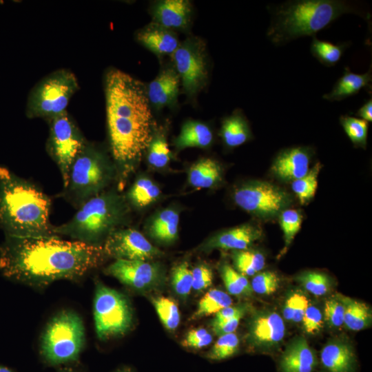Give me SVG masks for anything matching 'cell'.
Returning a JSON list of instances; mask_svg holds the SVG:
<instances>
[{"mask_svg": "<svg viewBox=\"0 0 372 372\" xmlns=\"http://www.w3.org/2000/svg\"><path fill=\"white\" fill-rule=\"evenodd\" d=\"M106 257L103 246L56 235L5 236L0 245V272L10 281L42 289L60 280H80Z\"/></svg>", "mask_w": 372, "mask_h": 372, "instance_id": "1", "label": "cell"}, {"mask_svg": "<svg viewBox=\"0 0 372 372\" xmlns=\"http://www.w3.org/2000/svg\"><path fill=\"white\" fill-rule=\"evenodd\" d=\"M111 154L121 188L136 168L154 135V118L145 85L116 68L104 79Z\"/></svg>", "mask_w": 372, "mask_h": 372, "instance_id": "2", "label": "cell"}, {"mask_svg": "<svg viewBox=\"0 0 372 372\" xmlns=\"http://www.w3.org/2000/svg\"><path fill=\"white\" fill-rule=\"evenodd\" d=\"M51 200L35 184L0 166V228L5 236L55 235Z\"/></svg>", "mask_w": 372, "mask_h": 372, "instance_id": "3", "label": "cell"}, {"mask_svg": "<svg viewBox=\"0 0 372 372\" xmlns=\"http://www.w3.org/2000/svg\"><path fill=\"white\" fill-rule=\"evenodd\" d=\"M359 13L344 0H291L271 9L266 35L275 45L315 36L344 14Z\"/></svg>", "mask_w": 372, "mask_h": 372, "instance_id": "4", "label": "cell"}, {"mask_svg": "<svg viewBox=\"0 0 372 372\" xmlns=\"http://www.w3.org/2000/svg\"><path fill=\"white\" fill-rule=\"evenodd\" d=\"M125 197L113 189L90 198L68 222L52 227L53 234L94 246H103L109 235L121 228L130 211Z\"/></svg>", "mask_w": 372, "mask_h": 372, "instance_id": "5", "label": "cell"}, {"mask_svg": "<svg viewBox=\"0 0 372 372\" xmlns=\"http://www.w3.org/2000/svg\"><path fill=\"white\" fill-rule=\"evenodd\" d=\"M114 177H116L114 163L100 147L87 141L71 166L62 196L79 207L105 191Z\"/></svg>", "mask_w": 372, "mask_h": 372, "instance_id": "6", "label": "cell"}, {"mask_svg": "<svg viewBox=\"0 0 372 372\" xmlns=\"http://www.w3.org/2000/svg\"><path fill=\"white\" fill-rule=\"evenodd\" d=\"M85 343V327L81 318L72 310H62L48 322L42 333L40 358L49 366L76 363Z\"/></svg>", "mask_w": 372, "mask_h": 372, "instance_id": "7", "label": "cell"}, {"mask_svg": "<svg viewBox=\"0 0 372 372\" xmlns=\"http://www.w3.org/2000/svg\"><path fill=\"white\" fill-rule=\"evenodd\" d=\"M79 89L78 79L72 71L59 69L52 72L31 90L26 105L27 116L48 121L66 112Z\"/></svg>", "mask_w": 372, "mask_h": 372, "instance_id": "8", "label": "cell"}, {"mask_svg": "<svg viewBox=\"0 0 372 372\" xmlns=\"http://www.w3.org/2000/svg\"><path fill=\"white\" fill-rule=\"evenodd\" d=\"M93 315L96 333L101 340L122 336L133 324V310L128 298L100 281L96 283Z\"/></svg>", "mask_w": 372, "mask_h": 372, "instance_id": "9", "label": "cell"}, {"mask_svg": "<svg viewBox=\"0 0 372 372\" xmlns=\"http://www.w3.org/2000/svg\"><path fill=\"white\" fill-rule=\"evenodd\" d=\"M46 151L57 165L66 187L71 166L87 140L68 111L48 121Z\"/></svg>", "mask_w": 372, "mask_h": 372, "instance_id": "10", "label": "cell"}, {"mask_svg": "<svg viewBox=\"0 0 372 372\" xmlns=\"http://www.w3.org/2000/svg\"><path fill=\"white\" fill-rule=\"evenodd\" d=\"M185 94L194 97L207 83L208 58L205 42L196 37H189L180 42L172 55Z\"/></svg>", "mask_w": 372, "mask_h": 372, "instance_id": "11", "label": "cell"}, {"mask_svg": "<svg viewBox=\"0 0 372 372\" xmlns=\"http://www.w3.org/2000/svg\"><path fill=\"white\" fill-rule=\"evenodd\" d=\"M235 203L248 213L260 217L278 214L289 202L288 194L266 182H251L237 188L233 196Z\"/></svg>", "mask_w": 372, "mask_h": 372, "instance_id": "12", "label": "cell"}, {"mask_svg": "<svg viewBox=\"0 0 372 372\" xmlns=\"http://www.w3.org/2000/svg\"><path fill=\"white\" fill-rule=\"evenodd\" d=\"M107 257L116 260L150 261L163 252L152 245L138 231L119 228L111 233L103 245Z\"/></svg>", "mask_w": 372, "mask_h": 372, "instance_id": "13", "label": "cell"}, {"mask_svg": "<svg viewBox=\"0 0 372 372\" xmlns=\"http://www.w3.org/2000/svg\"><path fill=\"white\" fill-rule=\"evenodd\" d=\"M106 275L136 291H146L161 285L163 273L158 263L142 260H115L104 269Z\"/></svg>", "mask_w": 372, "mask_h": 372, "instance_id": "14", "label": "cell"}, {"mask_svg": "<svg viewBox=\"0 0 372 372\" xmlns=\"http://www.w3.org/2000/svg\"><path fill=\"white\" fill-rule=\"evenodd\" d=\"M285 334L284 320L276 311L264 309L252 311L246 335L247 341L251 347L271 349L282 341Z\"/></svg>", "mask_w": 372, "mask_h": 372, "instance_id": "15", "label": "cell"}, {"mask_svg": "<svg viewBox=\"0 0 372 372\" xmlns=\"http://www.w3.org/2000/svg\"><path fill=\"white\" fill-rule=\"evenodd\" d=\"M261 236L262 230L260 227L251 224H245L211 236L200 246V249L205 251L216 249L245 250Z\"/></svg>", "mask_w": 372, "mask_h": 372, "instance_id": "16", "label": "cell"}, {"mask_svg": "<svg viewBox=\"0 0 372 372\" xmlns=\"http://www.w3.org/2000/svg\"><path fill=\"white\" fill-rule=\"evenodd\" d=\"M152 22L167 29L185 30L191 23L192 6L188 0H161L151 8Z\"/></svg>", "mask_w": 372, "mask_h": 372, "instance_id": "17", "label": "cell"}, {"mask_svg": "<svg viewBox=\"0 0 372 372\" xmlns=\"http://www.w3.org/2000/svg\"><path fill=\"white\" fill-rule=\"evenodd\" d=\"M180 81L174 68L162 69L146 87L150 105L157 110L177 103Z\"/></svg>", "mask_w": 372, "mask_h": 372, "instance_id": "18", "label": "cell"}, {"mask_svg": "<svg viewBox=\"0 0 372 372\" xmlns=\"http://www.w3.org/2000/svg\"><path fill=\"white\" fill-rule=\"evenodd\" d=\"M310 152L302 147H291L279 153L271 166L273 173L282 180H295L309 171Z\"/></svg>", "mask_w": 372, "mask_h": 372, "instance_id": "19", "label": "cell"}, {"mask_svg": "<svg viewBox=\"0 0 372 372\" xmlns=\"http://www.w3.org/2000/svg\"><path fill=\"white\" fill-rule=\"evenodd\" d=\"M136 39L145 48L160 57L172 55L180 44L175 31L154 22L138 30Z\"/></svg>", "mask_w": 372, "mask_h": 372, "instance_id": "20", "label": "cell"}, {"mask_svg": "<svg viewBox=\"0 0 372 372\" xmlns=\"http://www.w3.org/2000/svg\"><path fill=\"white\" fill-rule=\"evenodd\" d=\"M317 364L314 351L304 337L291 340L280 360L281 372H313Z\"/></svg>", "mask_w": 372, "mask_h": 372, "instance_id": "21", "label": "cell"}, {"mask_svg": "<svg viewBox=\"0 0 372 372\" xmlns=\"http://www.w3.org/2000/svg\"><path fill=\"white\" fill-rule=\"evenodd\" d=\"M321 363L326 372H353L356 358L352 346L342 340H331L322 348Z\"/></svg>", "mask_w": 372, "mask_h": 372, "instance_id": "22", "label": "cell"}, {"mask_svg": "<svg viewBox=\"0 0 372 372\" xmlns=\"http://www.w3.org/2000/svg\"><path fill=\"white\" fill-rule=\"evenodd\" d=\"M371 68L364 74H357L346 67L331 91L324 94L322 98L330 102L342 101L358 94L363 88L371 87Z\"/></svg>", "mask_w": 372, "mask_h": 372, "instance_id": "23", "label": "cell"}, {"mask_svg": "<svg viewBox=\"0 0 372 372\" xmlns=\"http://www.w3.org/2000/svg\"><path fill=\"white\" fill-rule=\"evenodd\" d=\"M214 135L210 127L202 122L189 120L183 123L174 145L178 150L188 147L205 148L211 145Z\"/></svg>", "mask_w": 372, "mask_h": 372, "instance_id": "24", "label": "cell"}, {"mask_svg": "<svg viewBox=\"0 0 372 372\" xmlns=\"http://www.w3.org/2000/svg\"><path fill=\"white\" fill-rule=\"evenodd\" d=\"M178 212L174 209H165L152 219L148 225V233L157 242L169 244L178 237Z\"/></svg>", "mask_w": 372, "mask_h": 372, "instance_id": "25", "label": "cell"}, {"mask_svg": "<svg viewBox=\"0 0 372 372\" xmlns=\"http://www.w3.org/2000/svg\"><path fill=\"white\" fill-rule=\"evenodd\" d=\"M222 174L221 166L216 160L203 158L190 167L188 181L197 189L211 188L222 180Z\"/></svg>", "mask_w": 372, "mask_h": 372, "instance_id": "26", "label": "cell"}, {"mask_svg": "<svg viewBox=\"0 0 372 372\" xmlns=\"http://www.w3.org/2000/svg\"><path fill=\"white\" fill-rule=\"evenodd\" d=\"M220 136L228 147H238L251 138V132L247 118L238 110L225 117L220 129Z\"/></svg>", "mask_w": 372, "mask_h": 372, "instance_id": "27", "label": "cell"}, {"mask_svg": "<svg viewBox=\"0 0 372 372\" xmlns=\"http://www.w3.org/2000/svg\"><path fill=\"white\" fill-rule=\"evenodd\" d=\"M159 187L150 178H138L128 190L125 199L136 208H144L154 203L161 196Z\"/></svg>", "mask_w": 372, "mask_h": 372, "instance_id": "28", "label": "cell"}, {"mask_svg": "<svg viewBox=\"0 0 372 372\" xmlns=\"http://www.w3.org/2000/svg\"><path fill=\"white\" fill-rule=\"evenodd\" d=\"M344 305V324L350 330L360 331L371 323V309L366 303L341 295Z\"/></svg>", "mask_w": 372, "mask_h": 372, "instance_id": "29", "label": "cell"}, {"mask_svg": "<svg viewBox=\"0 0 372 372\" xmlns=\"http://www.w3.org/2000/svg\"><path fill=\"white\" fill-rule=\"evenodd\" d=\"M349 45L347 42L333 43L318 39L315 36L312 38L310 51L312 55L322 65L331 67L336 65L341 59Z\"/></svg>", "mask_w": 372, "mask_h": 372, "instance_id": "30", "label": "cell"}, {"mask_svg": "<svg viewBox=\"0 0 372 372\" xmlns=\"http://www.w3.org/2000/svg\"><path fill=\"white\" fill-rule=\"evenodd\" d=\"M232 302L233 300L227 293L218 289H210L200 300L192 319L216 314L223 309L231 306Z\"/></svg>", "mask_w": 372, "mask_h": 372, "instance_id": "31", "label": "cell"}, {"mask_svg": "<svg viewBox=\"0 0 372 372\" xmlns=\"http://www.w3.org/2000/svg\"><path fill=\"white\" fill-rule=\"evenodd\" d=\"M232 258L236 271L245 276L256 275L265 265V256L258 251H234Z\"/></svg>", "mask_w": 372, "mask_h": 372, "instance_id": "32", "label": "cell"}, {"mask_svg": "<svg viewBox=\"0 0 372 372\" xmlns=\"http://www.w3.org/2000/svg\"><path fill=\"white\" fill-rule=\"evenodd\" d=\"M220 273L228 293L238 296H251L253 290L247 277L228 264L223 265Z\"/></svg>", "mask_w": 372, "mask_h": 372, "instance_id": "33", "label": "cell"}, {"mask_svg": "<svg viewBox=\"0 0 372 372\" xmlns=\"http://www.w3.org/2000/svg\"><path fill=\"white\" fill-rule=\"evenodd\" d=\"M152 304L163 326L169 331L176 330L180 321L176 303L171 298L159 296L152 299Z\"/></svg>", "mask_w": 372, "mask_h": 372, "instance_id": "34", "label": "cell"}, {"mask_svg": "<svg viewBox=\"0 0 372 372\" xmlns=\"http://www.w3.org/2000/svg\"><path fill=\"white\" fill-rule=\"evenodd\" d=\"M147 151L148 163L155 168L165 167L172 158L167 141L163 133H154Z\"/></svg>", "mask_w": 372, "mask_h": 372, "instance_id": "35", "label": "cell"}, {"mask_svg": "<svg viewBox=\"0 0 372 372\" xmlns=\"http://www.w3.org/2000/svg\"><path fill=\"white\" fill-rule=\"evenodd\" d=\"M320 168L318 163L305 176L292 182L291 189L302 205L308 202L315 195Z\"/></svg>", "mask_w": 372, "mask_h": 372, "instance_id": "36", "label": "cell"}, {"mask_svg": "<svg viewBox=\"0 0 372 372\" xmlns=\"http://www.w3.org/2000/svg\"><path fill=\"white\" fill-rule=\"evenodd\" d=\"M239 344L238 337L234 332L220 335L205 357L213 361L229 358L238 352Z\"/></svg>", "mask_w": 372, "mask_h": 372, "instance_id": "37", "label": "cell"}, {"mask_svg": "<svg viewBox=\"0 0 372 372\" xmlns=\"http://www.w3.org/2000/svg\"><path fill=\"white\" fill-rule=\"evenodd\" d=\"M296 280L308 292L316 296L327 294L331 287V280L325 273L306 271L297 276Z\"/></svg>", "mask_w": 372, "mask_h": 372, "instance_id": "38", "label": "cell"}, {"mask_svg": "<svg viewBox=\"0 0 372 372\" xmlns=\"http://www.w3.org/2000/svg\"><path fill=\"white\" fill-rule=\"evenodd\" d=\"M340 122L351 141L357 146L365 147L366 143L369 123L360 118L342 115Z\"/></svg>", "mask_w": 372, "mask_h": 372, "instance_id": "39", "label": "cell"}, {"mask_svg": "<svg viewBox=\"0 0 372 372\" xmlns=\"http://www.w3.org/2000/svg\"><path fill=\"white\" fill-rule=\"evenodd\" d=\"M309 304V300L303 293L300 291H292L284 304V318L293 322H301Z\"/></svg>", "mask_w": 372, "mask_h": 372, "instance_id": "40", "label": "cell"}, {"mask_svg": "<svg viewBox=\"0 0 372 372\" xmlns=\"http://www.w3.org/2000/svg\"><path fill=\"white\" fill-rule=\"evenodd\" d=\"M171 283L179 296L186 298L192 289V271L187 262L176 265L172 270Z\"/></svg>", "mask_w": 372, "mask_h": 372, "instance_id": "41", "label": "cell"}, {"mask_svg": "<svg viewBox=\"0 0 372 372\" xmlns=\"http://www.w3.org/2000/svg\"><path fill=\"white\" fill-rule=\"evenodd\" d=\"M301 224L302 216L297 210L285 209L282 211L280 217V225L284 234L285 251H287L299 231Z\"/></svg>", "mask_w": 372, "mask_h": 372, "instance_id": "42", "label": "cell"}, {"mask_svg": "<svg viewBox=\"0 0 372 372\" xmlns=\"http://www.w3.org/2000/svg\"><path fill=\"white\" fill-rule=\"evenodd\" d=\"M324 319L331 327H340L344 324V305L341 294H335L324 302Z\"/></svg>", "mask_w": 372, "mask_h": 372, "instance_id": "43", "label": "cell"}, {"mask_svg": "<svg viewBox=\"0 0 372 372\" xmlns=\"http://www.w3.org/2000/svg\"><path fill=\"white\" fill-rule=\"evenodd\" d=\"M250 284L254 292L260 295H270L278 289L280 279L276 273L265 271L254 275Z\"/></svg>", "mask_w": 372, "mask_h": 372, "instance_id": "44", "label": "cell"}, {"mask_svg": "<svg viewBox=\"0 0 372 372\" xmlns=\"http://www.w3.org/2000/svg\"><path fill=\"white\" fill-rule=\"evenodd\" d=\"M212 335L205 328H197L188 331L181 344L184 347L198 350L212 342Z\"/></svg>", "mask_w": 372, "mask_h": 372, "instance_id": "45", "label": "cell"}, {"mask_svg": "<svg viewBox=\"0 0 372 372\" xmlns=\"http://www.w3.org/2000/svg\"><path fill=\"white\" fill-rule=\"evenodd\" d=\"M302 327L308 334L318 333L323 326V316L315 305L309 304L302 319Z\"/></svg>", "mask_w": 372, "mask_h": 372, "instance_id": "46", "label": "cell"}, {"mask_svg": "<svg viewBox=\"0 0 372 372\" xmlns=\"http://www.w3.org/2000/svg\"><path fill=\"white\" fill-rule=\"evenodd\" d=\"M192 289L202 291L209 287L213 281L211 269L206 264L196 265L192 270Z\"/></svg>", "mask_w": 372, "mask_h": 372, "instance_id": "47", "label": "cell"}, {"mask_svg": "<svg viewBox=\"0 0 372 372\" xmlns=\"http://www.w3.org/2000/svg\"><path fill=\"white\" fill-rule=\"evenodd\" d=\"M245 309L236 313L233 317L216 324L211 325L214 333L218 336L234 333L237 329L240 320L245 316V315L250 310Z\"/></svg>", "mask_w": 372, "mask_h": 372, "instance_id": "48", "label": "cell"}, {"mask_svg": "<svg viewBox=\"0 0 372 372\" xmlns=\"http://www.w3.org/2000/svg\"><path fill=\"white\" fill-rule=\"evenodd\" d=\"M251 306L247 303L239 304L234 306H229L225 307L216 313L214 319L211 322V325L220 323L235 316L238 312L251 309Z\"/></svg>", "mask_w": 372, "mask_h": 372, "instance_id": "49", "label": "cell"}, {"mask_svg": "<svg viewBox=\"0 0 372 372\" xmlns=\"http://www.w3.org/2000/svg\"><path fill=\"white\" fill-rule=\"evenodd\" d=\"M360 118L366 121L371 122L372 121V99L370 98L367 100L355 112V114Z\"/></svg>", "mask_w": 372, "mask_h": 372, "instance_id": "50", "label": "cell"}, {"mask_svg": "<svg viewBox=\"0 0 372 372\" xmlns=\"http://www.w3.org/2000/svg\"><path fill=\"white\" fill-rule=\"evenodd\" d=\"M56 372H85L80 362L70 364L58 367Z\"/></svg>", "mask_w": 372, "mask_h": 372, "instance_id": "51", "label": "cell"}, {"mask_svg": "<svg viewBox=\"0 0 372 372\" xmlns=\"http://www.w3.org/2000/svg\"><path fill=\"white\" fill-rule=\"evenodd\" d=\"M113 372H136L134 369L129 366H121L116 369Z\"/></svg>", "mask_w": 372, "mask_h": 372, "instance_id": "52", "label": "cell"}, {"mask_svg": "<svg viewBox=\"0 0 372 372\" xmlns=\"http://www.w3.org/2000/svg\"><path fill=\"white\" fill-rule=\"evenodd\" d=\"M0 372H16L13 369L0 364Z\"/></svg>", "mask_w": 372, "mask_h": 372, "instance_id": "53", "label": "cell"}]
</instances>
